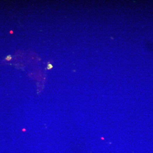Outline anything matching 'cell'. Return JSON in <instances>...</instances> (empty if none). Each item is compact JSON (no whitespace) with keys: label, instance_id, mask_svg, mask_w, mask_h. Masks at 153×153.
I'll return each mask as SVG.
<instances>
[{"label":"cell","instance_id":"obj_1","mask_svg":"<svg viewBox=\"0 0 153 153\" xmlns=\"http://www.w3.org/2000/svg\"><path fill=\"white\" fill-rule=\"evenodd\" d=\"M12 58L11 57V55H8L6 57V60L7 61H11V59H12Z\"/></svg>","mask_w":153,"mask_h":153},{"label":"cell","instance_id":"obj_2","mask_svg":"<svg viewBox=\"0 0 153 153\" xmlns=\"http://www.w3.org/2000/svg\"><path fill=\"white\" fill-rule=\"evenodd\" d=\"M52 67H53V66H52V65L49 64L48 65L47 68L49 70V69L52 68Z\"/></svg>","mask_w":153,"mask_h":153}]
</instances>
